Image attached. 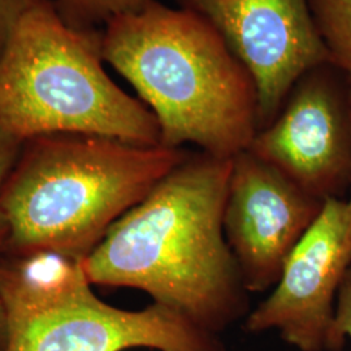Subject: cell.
<instances>
[{
    "mask_svg": "<svg viewBox=\"0 0 351 351\" xmlns=\"http://www.w3.org/2000/svg\"><path fill=\"white\" fill-rule=\"evenodd\" d=\"M346 337L351 339V268L341 284L336 303L335 339L339 350L343 348Z\"/></svg>",
    "mask_w": 351,
    "mask_h": 351,
    "instance_id": "15",
    "label": "cell"
},
{
    "mask_svg": "<svg viewBox=\"0 0 351 351\" xmlns=\"http://www.w3.org/2000/svg\"><path fill=\"white\" fill-rule=\"evenodd\" d=\"M329 63L351 82V0H308Z\"/></svg>",
    "mask_w": 351,
    "mask_h": 351,
    "instance_id": "11",
    "label": "cell"
},
{
    "mask_svg": "<svg viewBox=\"0 0 351 351\" xmlns=\"http://www.w3.org/2000/svg\"><path fill=\"white\" fill-rule=\"evenodd\" d=\"M10 322L7 351H226L217 335L159 303L130 311L93 289L51 308Z\"/></svg>",
    "mask_w": 351,
    "mask_h": 351,
    "instance_id": "9",
    "label": "cell"
},
{
    "mask_svg": "<svg viewBox=\"0 0 351 351\" xmlns=\"http://www.w3.org/2000/svg\"><path fill=\"white\" fill-rule=\"evenodd\" d=\"M177 4L206 19L250 72L258 88L259 129L276 117L303 73L329 63L308 0H177Z\"/></svg>",
    "mask_w": 351,
    "mask_h": 351,
    "instance_id": "7",
    "label": "cell"
},
{
    "mask_svg": "<svg viewBox=\"0 0 351 351\" xmlns=\"http://www.w3.org/2000/svg\"><path fill=\"white\" fill-rule=\"evenodd\" d=\"M20 139L0 130V255L5 250L7 239H8V223L4 210L1 207V190L4 182L12 169L13 164L16 163L19 154L23 147Z\"/></svg>",
    "mask_w": 351,
    "mask_h": 351,
    "instance_id": "13",
    "label": "cell"
},
{
    "mask_svg": "<svg viewBox=\"0 0 351 351\" xmlns=\"http://www.w3.org/2000/svg\"><path fill=\"white\" fill-rule=\"evenodd\" d=\"M230 168L189 151L84 259L90 282L142 290L217 336L247 316L250 293L223 228Z\"/></svg>",
    "mask_w": 351,
    "mask_h": 351,
    "instance_id": "1",
    "label": "cell"
},
{
    "mask_svg": "<svg viewBox=\"0 0 351 351\" xmlns=\"http://www.w3.org/2000/svg\"><path fill=\"white\" fill-rule=\"evenodd\" d=\"M351 268V201L332 198L289 255L272 293L245 319L247 333L276 329L301 351H339L336 304Z\"/></svg>",
    "mask_w": 351,
    "mask_h": 351,
    "instance_id": "6",
    "label": "cell"
},
{
    "mask_svg": "<svg viewBox=\"0 0 351 351\" xmlns=\"http://www.w3.org/2000/svg\"><path fill=\"white\" fill-rule=\"evenodd\" d=\"M58 12L69 25L98 30L114 19L134 13L151 0H52Z\"/></svg>",
    "mask_w": 351,
    "mask_h": 351,
    "instance_id": "12",
    "label": "cell"
},
{
    "mask_svg": "<svg viewBox=\"0 0 351 351\" xmlns=\"http://www.w3.org/2000/svg\"><path fill=\"white\" fill-rule=\"evenodd\" d=\"M323 206L250 151L232 158L223 228L249 293L276 285Z\"/></svg>",
    "mask_w": 351,
    "mask_h": 351,
    "instance_id": "8",
    "label": "cell"
},
{
    "mask_svg": "<svg viewBox=\"0 0 351 351\" xmlns=\"http://www.w3.org/2000/svg\"><path fill=\"white\" fill-rule=\"evenodd\" d=\"M45 0H0V55L21 19Z\"/></svg>",
    "mask_w": 351,
    "mask_h": 351,
    "instance_id": "14",
    "label": "cell"
},
{
    "mask_svg": "<svg viewBox=\"0 0 351 351\" xmlns=\"http://www.w3.org/2000/svg\"><path fill=\"white\" fill-rule=\"evenodd\" d=\"M101 30L69 25L52 0L32 8L0 55V130L25 142L86 134L160 145L154 113L106 72Z\"/></svg>",
    "mask_w": 351,
    "mask_h": 351,
    "instance_id": "4",
    "label": "cell"
},
{
    "mask_svg": "<svg viewBox=\"0 0 351 351\" xmlns=\"http://www.w3.org/2000/svg\"><path fill=\"white\" fill-rule=\"evenodd\" d=\"M101 56L154 113L160 145L232 159L259 129L255 81L206 19L151 0L101 30Z\"/></svg>",
    "mask_w": 351,
    "mask_h": 351,
    "instance_id": "2",
    "label": "cell"
},
{
    "mask_svg": "<svg viewBox=\"0 0 351 351\" xmlns=\"http://www.w3.org/2000/svg\"><path fill=\"white\" fill-rule=\"evenodd\" d=\"M350 86L330 63L311 68L247 151L319 201L343 198L351 189Z\"/></svg>",
    "mask_w": 351,
    "mask_h": 351,
    "instance_id": "5",
    "label": "cell"
},
{
    "mask_svg": "<svg viewBox=\"0 0 351 351\" xmlns=\"http://www.w3.org/2000/svg\"><path fill=\"white\" fill-rule=\"evenodd\" d=\"M10 345V322L5 307L0 298V351L8 350Z\"/></svg>",
    "mask_w": 351,
    "mask_h": 351,
    "instance_id": "16",
    "label": "cell"
},
{
    "mask_svg": "<svg viewBox=\"0 0 351 351\" xmlns=\"http://www.w3.org/2000/svg\"><path fill=\"white\" fill-rule=\"evenodd\" d=\"M85 258L51 249L0 255V298L8 320L36 314L88 291Z\"/></svg>",
    "mask_w": 351,
    "mask_h": 351,
    "instance_id": "10",
    "label": "cell"
},
{
    "mask_svg": "<svg viewBox=\"0 0 351 351\" xmlns=\"http://www.w3.org/2000/svg\"><path fill=\"white\" fill-rule=\"evenodd\" d=\"M349 101H350V114H351V86H350V93H349ZM350 191H351V189H350ZM349 199H350V201H351V195H350V198H349Z\"/></svg>",
    "mask_w": 351,
    "mask_h": 351,
    "instance_id": "17",
    "label": "cell"
},
{
    "mask_svg": "<svg viewBox=\"0 0 351 351\" xmlns=\"http://www.w3.org/2000/svg\"><path fill=\"white\" fill-rule=\"evenodd\" d=\"M188 154L86 134L27 139L1 190L4 252L51 249L86 258Z\"/></svg>",
    "mask_w": 351,
    "mask_h": 351,
    "instance_id": "3",
    "label": "cell"
}]
</instances>
